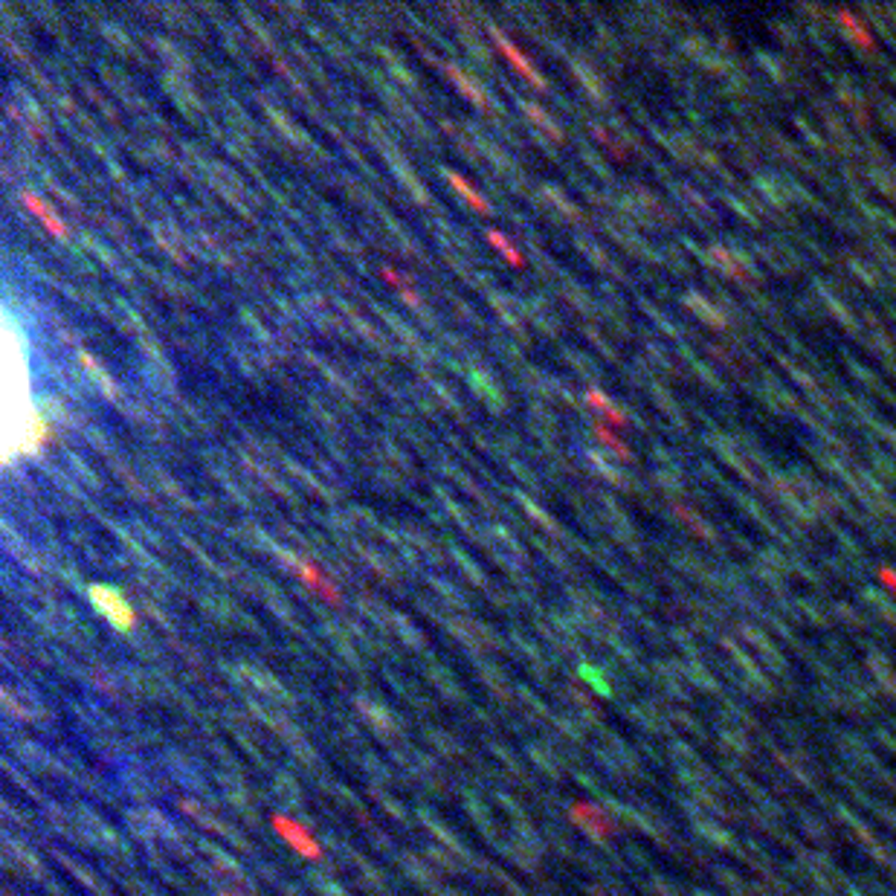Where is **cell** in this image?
<instances>
[{
	"mask_svg": "<svg viewBox=\"0 0 896 896\" xmlns=\"http://www.w3.org/2000/svg\"><path fill=\"white\" fill-rule=\"evenodd\" d=\"M87 595H90V600H94V607L99 609V612H102V615L108 618L116 630L128 633L137 615H134V609H130V603L125 600V595H122L120 589L104 586V583H94V586L87 589Z\"/></svg>",
	"mask_w": 896,
	"mask_h": 896,
	"instance_id": "1",
	"label": "cell"
},
{
	"mask_svg": "<svg viewBox=\"0 0 896 896\" xmlns=\"http://www.w3.org/2000/svg\"><path fill=\"white\" fill-rule=\"evenodd\" d=\"M273 826H276V833L285 838L290 847H294L296 853H302L304 859H320L322 856V847L320 842L313 838V833L308 830V826L296 824L294 818L287 816H276L273 818Z\"/></svg>",
	"mask_w": 896,
	"mask_h": 896,
	"instance_id": "2",
	"label": "cell"
},
{
	"mask_svg": "<svg viewBox=\"0 0 896 896\" xmlns=\"http://www.w3.org/2000/svg\"><path fill=\"white\" fill-rule=\"evenodd\" d=\"M490 35H494V41H496V47H499V52H502L505 59L511 61L513 67H517V73H522V76L528 78L531 85H543V78H539V73L534 70V64L528 61V55H525V52H522L520 47H517V43L508 38V35L499 33L496 26H490Z\"/></svg>",
	"mask_w": 896,
	"mask_h": 896,
	"instance_id": "3",
	"label": "cell"
},
{
	"mask_svg": "<svg viewBox=\"0 0 896 896\" xmlns=\"http://www.w3.org/2000/svg\"><path fill=\"white\" fill-rule=\"evenodd\" d=\"M487 241L494 244L496 250L502 252L505 259L511 261L513 267H522V264H525V259H522V252L517 250V244L508 241V238H505V235L499 233V229H487Z\"/></svg>",
	"mask_w": 896,
	"mask_h": 896,
	"instance_id": "7",
	"label": "cell"
},
{
	"mask_svg": "<svg viewBox=\"0 0 896 896\" xmlns=\"http://www.w3.org/2000/svg\"><path fill=\"white\" fill-rule=\"evenodd\" d=\"M528 113L531 116H534V120L539 122V125H543V128H548L551 130V134H557V137H560V128H557L555 122H548V116L543 111H539V108H534V104H528Z\"/></svg>",
	"mask_w": 896,
	"mask_h": 896,
	"instance_id": "9",
	"label": "cell"
},
{
	"mask_svg": "<svg viewBox=\"0 0 896 896\" xmlns=\"http://www.w3.org/2000/svg\"><path fill=\"white\" fill-rule=\"evenodd\" d=\"M21 200H24L26 207H29V212H33L52 235H59V238L64 235V224H61V217L52 212V207L47 200H41L38 195H33V191H21Z\"/></svg>",
	"mask_w": 896,
	"mask_h": 896,
	"instance_id": "5",
	"label": "cell"
},
{
	"mask_svg": "<svg viewBox=\"0 0 896 896\" xmlns=\"http://www.w3.org/2000/svg\"><path fill=\"white\" fill-rule=\"evenodd\" d=\"M447 181L452 183V189L459 191L461 198L468 200V203H470V207H473V209H478V212H487V209H490V203H487V198H482V195H478V191L473 189V186H470V183L464 181L461 174L447 172Z\"/></svg>",
	"mask_w": 896,
	"mask_h": 896,
	"instance_id": "6",
	"label": "cell"
},
{
	"mask_svg": "<svg viewBox=\"0 0 896 896\" xmlns=\"http://www.w3.org/2000/svg\"><path fill=\"white\" fill-rule=\"evenodd\" d=\"M296 565H299V574H302V581H304V586H308V589H313L316 595H322V598L328 600V603H339L337 586H334V583H331L328 577H325V574L316 569V565L308 563V560H299Z\"/></svg>",
	"mask_w": 896,
	"mask_h": 896,
	"instance_id": "4",
	"label": "cell"
},
{
	"mask_svg": "<svg viewBox=\"0 0 896 896\" xmlns=\"http://www.w3.org/2000/svg\"><path fill=\"white\" fill-rule=\"evenodd\" d=\"M447 73H450V76H452V82H456V85H459L461 90H464V94H468L470 99H473V102L485 104V99H482V96H478V90H476V87L470 85L468 78L461 76V73H459V67H452V64H447Z\"/></svg>",
	"mask_w": 896,
	"mask_h": 896,
	"instance_id": "8",
	"label": "cell"
}]
</instances>
